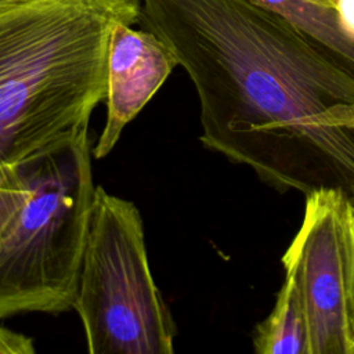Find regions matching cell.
<instances>
[{"instance_id": "4", "label": "cell", "mask_w": 354, "mask_h": 354, "mask_svg": "<svg viewBox=\"0 0 354 354\" xmlns=\"http://www.w3.org/2000/svg\"><path fill=\"white\" fill-rule=\"evenodd\" d=\"M91 354H171L176 324L153 282L137 206L95 187L73 307Z\"/></svg>"}, {"instance_id": "13", "label": "cell", "mask_w": 354, "mask_h": 354, "mask_svg": "<svg viewBox=\"0 0 354 354\" xmlns=\"http://www.w3.org/2000/svg\"><path fill=\"white\" fill-rule=\"evenodd\" d=\"M8 1H14V0H0V4H4V3H8Z\"/></svg>"}, {"instance_id": "2", "label": "cell", "mask_w": 354, "mask_h": 354, "mask_svg": "<svg viewBox=\"0 0 354 354\" xmlns=\"http://www.w3.org/2000/svg\"><path fill=\"white\" fill-rule=\"evenodd\" d=\"M140 0L0 4V177L75 138L105 100L113 28Z\"/></svg>"}, {"instance_id": "9", "label": "cell", "mask_w": 354, "mask_h": 354, "mask_svg": "<svg viewBox=\"0 0 354 354\" xmlns=\"http://www.w3.org/2000/svg\"><path fill=\"white\" fill-rule=\"evenodd\" d=\"M26 178L24 167L7 177H0V241L3 234L25 199Z\"/></svg>"}, {"instance_id": "11", "label": "cell", "mask_w": 354, "mask_h": 354, "mask_svg": "<svg viewBox=\"0 0 354 354\" xmlns=\"http://www.w3.org/2000/svg\"><path fill=\"white\" fill-rule=\"evenodd\" d=\"M33 340L22 333L0 326V354H33Z\"/></svg>"}, {"instance_id": "6", "label": "cell", "mask_w": 354, "mask_h": 354, "mask_svg": "<svg viewBox=\"0 0 354 354\" xmlns=\"http://www.w3.org/2000/svg\"><path fill=\"white\" fill-rule=\"evenodd\" d=\"M178 65L171 50L152 32L119 24L113 28L106 64V119L93 149L105 158L131 122Z\"/></svg>"}, {"instance_id": "7", "label": "cell", "mask_w": 354, "mask_h": 354, "mask_svg": "<svg viewBox=\"0 0 354 354\" xmlns=\"http://www.w3.org/2000/svg\"><path fill=\"white\" fill-rule=\"evenodd\" d=\"M281 14L354 73V35L344 26L335 0H256Z\"/></svg>"}, {"instance_id": "3", "label": "cell", "mask_w": 354, "mask_h": 354, "mask_svg": "<svg viewBox=\"0 0 354 354\" xmlns=\"http://www.w3.org/2000/svg\"><path fill=\"white\" fill-rule=\"evenodd\" d=\"M22 167L25 199L0 241V318L73 307L95 191L87 129Z\"/></svg>"}, {"instance_id": "1", "label": "cell", "mask_w": 354, "mask_h": 354, "mask_svg": "<svg viewBox=\"0 0 354 354\" xmlns=\"http://www.w3.org/2000/svg\"><path fill=\"white\" fill-rule=\"evenodd\" d=\"M192 80L202 144L279 192L354 195V73L256 0H140Z\"/></svg>"}, {"instance_id": "10", "label": "cell", "mask_w": 354, "mask_h": 354, "mask_svg": "<svg viewBox=\"0 0 354 354\" xmlns=\"http://www.w3.org/2000/svg\"><path fill=\"white\" fill-rule=\"evenodd\" d=\"M348 236V278H347V324L350 354H354V195L348 196L347 210Z\"/></svg>"}, {"instance_id": "8", "label": "cell", "mask_w": 354, "mask_h": 354, "mask_svg": "<svg viewBox=\"0 0 354 354\" xmlns=\"http://www.w3.org/2000/svg\"><path fill=\"white\" fill-rule=\"evenodd\" d=\"M253 348L259 354H308L303 307L288 278H283L268 317L256 325Z\"/></svg>"}, {"instance_id": "5", "label": "cell", "mask_w": 354, "mask_h": 354, "mask_svg": "<svg viewBox=\"0 0 354 354\" xmlns=\"http://www.w3.org/2000/svg\"><path fill=\"white\" fill-rule=\"evenodd\" d=\"M347 210L343 189L307 194L301 225L282 256L285 278L303 307L308 354H350Z\"/></svg>"}, {"instance_id": "12", "label": "cell", "mask_w": 354, "mask_h": 354, "mask_svg": "<svg viewBox=\"0 0 354 354\" xmlns=\"http://www.w3.org/2000/svg\"><path fill=\"white\" fill-rule=\"evenodd\" d=\"M335 6L344 26L354 35V0H335Z\"/></svg>"}]
</instances>
